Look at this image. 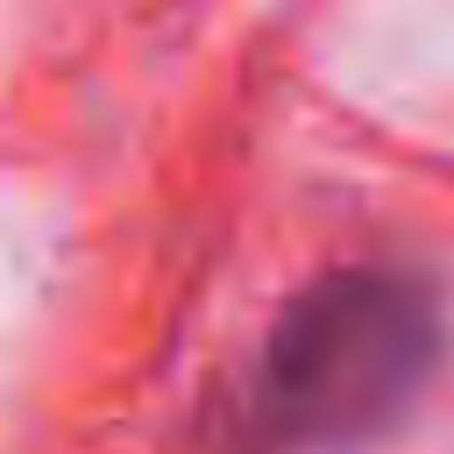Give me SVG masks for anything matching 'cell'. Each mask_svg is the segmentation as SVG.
Segmentation results:
<instances>
[{
    "instance_id": "1",
    "label": "cell",
    "mask_w": 454,
    "mask_h": 454,
    "mask_svg": "<svg viewBox=\"0 0 454 454\" xmlns=\"http://www.w3.org/2000/svg\"><path fill=\"white\" fill-rule=\"evenodd\" d=\"M440 298L404 270H333L270 326L227 454H348L397 426L440 369Z\"/></svg>"
}]
</instances>
